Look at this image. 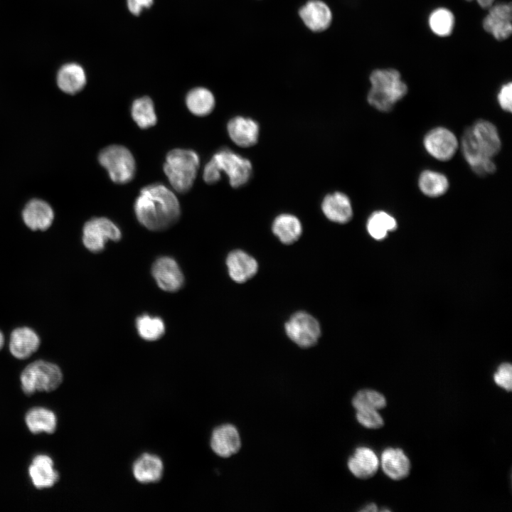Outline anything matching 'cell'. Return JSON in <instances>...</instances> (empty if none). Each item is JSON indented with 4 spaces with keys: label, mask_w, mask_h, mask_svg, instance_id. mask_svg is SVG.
Masks as SVG:
<instances>
[{
    "label": "cell",
    "mask_w": 512,
    "mask_h": 512,
    "mask_svg": "<svg viewBox=\"0 0 512 512\" xmlns=\"http://www.w3.org/2000/svg\"><path fill=\"white\" fill-rule=\"evenodd\" d=\"M511 13V3L493 4L483 20L484 29L496 40H506L512 32Z\"/></svg>",
    "instance_id": "10"
},
{
    "label": "cell",
    "mask_w": 512,
    "mask_h": 512,
    "mask_svg": "<svg viewBox=\"0 0 512 512\" xmlns=\"http://www.w3.org/2000/svg\"><path fill=\"white\" fill-rule=\"evenodd\" d=\"M199 157L193 150L175 149L170 151L164 164V171L172 187L178 193L189 191L199 167Z\"/></svg>",
    "instance_id": "4"
},
{
    "label": "cell",
    "mask_w": 512,
    "mask_h": 512,
    "mask_svg": "<svg viewBox=\"0 0 512 512\" xmlns=\"http://www.w3.org/2000/svg\"><path fill=\"white\" fill-rule=\"evenodd\" d=\"M304 25L311 31L321 32L328 28L332 21L329 6L321 0H309L299 11Z\"/></svg>",
    "instance_id": "14"
},
{
    "label": "cell",
    "mask_w": 512,
    "mask_h": 512,
    "mask_svg": "<svg viewBox=\"0 0 512 512\" xmlns=\"http://www.w3.org/2000/svg\"><path fill=\"white\" fill-rule=\"evenodd\" d=\"M212 450L221 457H229L240 449L241 440L238 429L231 424H224L214 429L210 437Z\"/></svg>",
    "instance_id": "13"
},
{
    "label": "cell",
    "mask_w": 512,
    "mask_h": 512,
    "mask_svg": "<svg viewBox=\"0 0 512 512\" xmlns=\"http://www.w3.org/2000/svg\"><path fill=\"white\" fill-rule=\"evenodd\" d=\"M231 140L241 147L255 145L259 137V125L253 119L241 116L232 118L227 125Z\"/></svg>",
    "instance_id": "17"
},
{
    "label": "cell",
    "mask_w": 512,
    "mask_h": 512,
    "mask_svg": "<svg viewBox=\"0 0 512 512\" xmlns=\"http://www.w3.org/2000/svg\"><path fill=\"white\" fill-rule=\"evenodd\" d=\"M494 380L497 385L511 392L512 389V366L509 363H501L494 374Z\"/></svg>",
    "instance_id": "36"
},
{
    "label": "cell",
    "mask_w": 512,
    "mask_h": 512,
    "mask_svg": "<svg viewBox=\"0 0 512 512\" xmlns=\"http://www.w3.org/2000/svg\"><path fill=\"white\" fill-rule=\"evenodd\" d=\"M272 231L284 244L294 242L300 237L302 228L299 220L291 214H281L274 220Z\"/></svg>",
    "instance_id": "27"
},
{
    "label": "cell",
    "mask_w": 512,
    "mask_h": 512,
    "mask_svg": "<svg viewBox=\"0 0 512 512\" xmlns=\"http://www.w3.org/2000/svg\"><path fill=\"white\" fill-rule=\"evenodd\" d=\"M186 104L192 114L206 116L214 109L215 98L209 90L205 87H196L188 92Z\"/></svg>",
    "instance_id": "28"
},
{
    "label": "cell",
    "mask_w": 512,
    "mask_h": 512,
    "mask_svg": "<svg viewBox=\"0 0 512 512\" xmlns=\"http://www.w3.org/2000/svg\"><path fill=\"white\" fill-rule=\"evenodd\" d=\"M470 128L476 145L485 156L492 158L499 152L501 142L494 124L479 119Z\"/></svg>",
    "instance_id": "15"
},
{
    "label": "cell",
    "mask_w": 512,
    "mask_h": 512,
    "mask_svg": "<svg viewBox=\"0 0 512 512\" xmlns=\"http://www.w3.org/2000/svg\"><path fill=\"white\" fill-rule=\"evenodd\" d=\"M98 161L116 183H128L135 175L134 158L123 146L113 144L104 148L99 154Z\"/></svg>",
    "instance_id": "6"
},
{
    "label": "cell",
    "mask_w": 512,
    "mask_h": 512,
    "mask_svg": "<svg viewBox=\"0 0 512 512\" xmlns=\"http://www.w3.org/2000/svg\"><path fill=\"white\" fill-rule=\"evenodd\" d=\"M22 217L26 225L32 230H46L50 227L54 213L51 206L41 199L31 200L24 207Z\"/></svg>",
    "instance_id": "16"
},
{
    "label": "cell",
    "mask_w": 512,
    "mask_h": 512,
    "mask_svg": "<svg viewBox=\"0 0 512 512\" xmlns=\"http://www.w3.org/2000/svg\"><path fill=\"white\" fill-rule=\"evenodd\" d=\"M4 344V336L2 332L0 331V350L3 348Z\"/></svg>",
    "instance_id": "41"
},
{
    "label": "cell",
    "mask_w": 512,
    "mask_h": 512,
    "mask_svg": "<svg viewBox=\"0 0 512 512\" xmlns=\"http://www.w3.org/2000/svg\"><path fill=\"white\" fill-rule=\"evenodd\" d=\"M468 1H471L473 0H466ZM477 4L482 9H489L490 8L494 3L495 0H476Z\"/></svg>",
    "instance_id": "39"
},
{
    "label": "cell",
    "mask_w": 512,
    "mask_h": 512,
    "mask_svg": "<svg viewBox=\"0 0 512 512\" xmlns=\"http://www.w3.org/2000/svg\"><path fill=\"white\" fill-rule=\"evenodd\" d=\"M252 169L247 159L228 149H222L206 164L203 178L206 183L213 184L220 180V172L223 171L228 176L230 186L238 188L249 181Z\"/></svg>",
    "instance_id": "3"
},
{
    "label": "cell",
    "mask_w": 512,
    "mask_h": 512,
    "mask_svg": "<svg viewBox=\"0 0 512 512\" xmlns=\"http://www.w3.org/2000/svg\"><path fill=\"white\" fill-rule=\"evenodd\" d=\"M152 274L158 286L166 292H176L183 283V273L177 262L169 257H162L155 261Z\"/></svg>",
    "instance_id": "12"
},
{
    "label": "cell",
    "mask_w": 512,
    "mask_h": 512,
    "mask_svg": "<svg viewBox=\"0 0 512 512\" xmlns=\"http://www.w3.org/2000/svg\"><path fill=\"white\" fill-rule=\"evenodd\" d=\"M462 151L465 160L477 175L484 176L496 171V165L491 158L485 156L476 145L470 127L463 134Z\"/></svg>",
    "instance_id": "11"
},
{
    "label": "cell",
    "mask_w": 512,
    "mask_h": 512,
    "mask_svg": "<svg viewBox=\"0 0 512 512\" xmlns=\"http://www.w3.org/2000/svg\"><path fill=\"white\" fill-rule=\"evenodd\" d=\"M455 18L448 9L440 7L433 10L429 16L428 23L431 31L437 36H449L454 26Z\"/></svg>",
    "instance_id": "32"
},
{
    "label": "cell",
    "mask_w": 512,
    "mask_h": 512,
    "mask_svg": "<svg viewBox=\"0 0 512 512\" xmlns=\"http://www.w3.org/2000/svg\"><path fill=\"white\" fill-rule=\"evenodd\" d=\"M57 84L67 94L79 92L86 84V74L83 68L75 63L63 65L58 72Z\"/></svg>",
    "instance_id": "25"
},
{
    "label": "cell",
    "mask_w": 512,
    "mask_h": 512,
    "mask_svg": "<svg viewBox=\"0 0 512 512\" xmlns=\"http://www.w3.org/2000/svg\"><path fill=\"white\" fill-rule=\"evenodd\" d=\"M82 238L84 246L90 252L96 253L104 250L108 240H119L121 231L107 218H93L85 223Z\"/></svg>",
    "instance_id": "7"
},
{
    "label": "cell",
    "mask_w": 512,
    "mask_h": 512,
    "mask_svg": "<svg viewBox=\"0 0 512 512\" xmlns=\"http://www.w3.org/2000/svg\"><path fill=\"white\" fill-rule=\"evenodd\" d=\"M163 472L162 460L158 456L148 453L141 455L132 466L134 477L142 484L159 481L162 477Z\"/></svg>",
    "instance_id": "24"
},
{
    "label": "cell",
    "mask_w": 512,
    "mask_h": 512,
    "mask_svg": "<svg viewBox=\"0 0 512 512\" xmlns=\"http://www.w3.org/2000/svg\"><path fill=\"white\" fill-rule=\"evenodd\" d=\"M131 113L134 121L142 129L154 126L156 123L154 103L149 97L135 100L132 105Z\"/></svg>",
    "instance_id": "30"
},
{
    "label": "cell",
    "mask_w": 512,
    "mask_h": 512,
    "mask_svg": "<svg viewBox=\"0 0 512 512\" xmlns=\"http://www.w3.org/2000/svg\"><path fill=\"white\" fill-rule=\"evenodd\" d=\"M449 181L444 174L432 171H423L418 179L421 192L429 197H439L444 195L449 188Z\"/></svg>",
    "instance_id": "29"
},
{
    "label": "cell",
    "mask_w": 512,
    "mask_h": 512,
    "mask_svg": "<svg viewBox=\"0 0 512 512\" xmlns=\"http://www.w3.org/2000/svg\"><path fill=\"white\" fill-rule=\"evenodd\" d=\"M153 2L154 0H127L129 11L135 16H138L144 9L149 8Z\"/></svg>",
    "instance_id": "38"
},
{
    "label": "cell",
    "mask_w": 512,
    "mask_h": 512,
    "mask_svg": "<svg viewBox=\"0 0 512 512\" xmlns=\"http://www.w3.org/2000/svg\"><path fill=\"white\" fill-rule=\"evenodd\" d=\"M40 343L39 336L32 329L22 326L11 332L9 347L15 358L26 359L38 350Z\"/></svg>",
    "instance_id": "18"
},
{
    "label": "cell",
    "mask_w": 512,
    "mask_h": 512,
    "mask_svg": "<svg viewBox=\"0 0 512 512\" xmlns=\"http://www.w3.org/2000/svg\"><path fill=\"white\" fill-rule=\"evenodd\" d=\"M383 472L393 480L406 478L410 471V461L400 448L388 447L383 450L380 457Z\"/></svg>",
    "instance_id": "20"
},
{
    "label": "cell",
    "mask_w": 512,
    "mask_h": 512,
    "mask_svg": "<svg viewBox=\"0 0 512 512\" xmlns=\"http://www.w3.org/2000/svg\"><path fill=\"white\" fill-rule=\"evenodd\" d=\"M379 460L375 452L369 447H359L348 460L350 471L357 478L368 479L378 471Z\"/></svg>",
    "instance_id": "21"
},
{
    "label": "cell",
    "mask_w": 512,
    "mask_h": 512,
    "mask_svg": "<svg viewBox=\"0 0 512 512\" xmlns=\"http://www.w3.org/2000/svg\"><path fill=\"white\" fill-rule=\"evenodd\" d=\"M427 152L439 161H447L454 155L458 140L454 134L447 128L439 127L431 129L423 139Z\"/></svg>",
    "instance_id": "9"
},
{
    "label": "cell",
    "mask_w": 512,
    "mask_h": 512,
    "mask_svg": "<svg viewBox=\"0 0 512 512\" xmlns=\"http://www.w3.org/2000/svg\"><path fill=\"white\" fill-rule=\"evenodd\" d=\"M136 326L139 336L146 341H155L161 338L165 332L163 320L156 316L143 314L137 317Z\"/></svg>",
    "instance_id": "33"
},
{
    "label": "cell",
    "mask_w": 512,
    "mask_h": 512,
    "mask_svg": "<svg viewBox=\"0 0 512 512\" xmlns=\"http://www.w3.org/2000/svg\"><path fill=\"white\" fill-rule=\"evenodd\" d=\"M356 417L361 425L368 429H378L384 425V420L377 410H357Z\"/></svg>",
    "instance_id": "35"
},
{
    "label": "cell",
    "mask_w": 512,
    "mask_h": 512,
    "mask_svg": "<svg viewBox=\"0 0 512 512\" xmlns=\"http://www.w3.org/2000/svg\"><path fill=\"white\" fill-rule=\"evenodd\" d=\"M28 474L33 486L38 489L50 488L59 479L53 459L46 454H38L33 459Z\"/></svg>",
    "instance_id": "19"
},
{
    "label": "cell",
    "mask_w": 512,
    "mask_h": 512,
    "mask_svg": "<svg viewBox=\"0 0 512 512\" xmlns=\"http://www.w3.org/2000/svg\"><path fill=\"white\" fill-rule=\"evenodd\" d=\"M28 429L33 434H52L57 427V418L53 412L41 407L29 410L25 417Z\"/></svg>",
    "instance_id": "26"
},
{
    "label": "cell",
    "mask_w": 512,
    "mask_h": 512,
    "mask_svg": "<svg viewBox=\"0 0 512 512\" xmlns=\"http://www.w3.org/2000/svg\"><path fill=\"white\" fill-rule=\"evenodd\" d=\"M134 211L142 225L155 231L172 225L181 213L176 196L161 183H153L141 189L134 203Z\"/></svg>",
    "instance_id": "1"
},
{
    "label": "cell",
    "mask_w": 512,
    "mask_h": 512,
    "mask_svg": "<svg viewBox=\"0 0 512 512\" xmlns=\"http://www.w3.org/2000/svg\"><path fill=\"white\" fill-rule=\"evenodd\" d=\"M361 511H377V506L375 503H370L365 506L363 509L361 510Z\"/></svg>",
    "instance_id": "40"
},
{
    "label": "cell",
    "mask_w": 512,
    "mask_h": 512,
    "mask_svg": "<svg viewBox=\"0 0 512 512\" xmlns=\"http://www.w3.org/2000/svg\"><path fill=\"white\" fill-rule=\"evenodd\" d=\"M370 82L371 87L368 93V102L380 112L392 110L408 90L399 71L393 68L374 70L370 73Z\"/></svg>",
    "instance_id": "2"
},
{
    "label": "cell",
    "mask_w": 512,
    "mask_h": 512,
    "mask_svg": "<svg viewBox=\"0 0 512 512\" xmlns=\"http://www.w3.org/2000/svg\"><path fill=\"white\" fill-rule=\"evenodd\" d=\"M20 380L23 393L30 395L37 391L55 390L63 381V373L56 364L38 360L31 363L23 370Z\"/></svg>",
    "instance_id": "5"
},
{
    "label": "cell",
    "mask_w": 512,
    "mask_h": 512,
    "mask_svg": "<svg viewBox=\"0 0 512 512\" xmlns=\"http://www.w3.org/2000/svg\"><path fill=\"white\" fill-rule=\"evenodd\" d=\"M387 405L385 396L370 389H363L356 393L352 399V405L357 410L361 409L380 410Z\"/></svg>",
    "instance_id": "34"
},
{
    "label": "cell",
    "mask_w": 512,
    "mask_h": 512,
    "mask_svg": "<svg viewBox=\"0 0 512 512\" xmlns=\"http://www.w3.org/2000/svg\"><path fill=\"white\" fill-rule=\"evenodd\" d=\"M230 277L238 283H242L253 277L257 271V262L242 250L231 252L226 260Z\"/></svg>",
    "instance_id": "23"
},
{
    "label": "cell",
    "mask_w": 512,
    "mask_h": 512,
    "mask_svg": "<svg viewBox=\"0 0 512 512\" xmlns=\"http://www.w3.org/2000/svg\"><path fill=\"white\" fill-rule=\"evenodd\" d=\"M367 230L375 240L385 238L389 231L397 228L395 219L389 213L378 210L373 212L367 221Z\"/></svg>",
    "instance_id": "31"
},
{
    "label": "cell",
    "mask_w": 512,
    "mask_h": 512,
    "mask_svg": "<svg viewBox=\"0 0 512 512\" xmlns=\"http://www.w3.org/2000/svg\"><path fill=\"white\" fill-rule=\"evenodd\" d=\"M511 94H512V84L511 82L503 84L498 93L497 100L501 108L508 112H511Z\"/></svg>",
    "instance_id": "37"
},
{
    "label": "cell",
    "mask_w": 512,
    "mask_h": 512,
    "mask_svg": "<svg viewBox=\"0 0 512 512\" xmlns=\"http://www.w3.org/2000/svg\"><path fill=\"white\" fill-rule=\"evenodd\" d=\"M321 210L329 220L335 223H346L353 216L351 201L341 192L326 195L321 203Z\"/></svg>",
    "instance_id": "22"
},
{
    "label": "cell",
    "mask_w": 512,
    "mask_h": 512,
    "mask_svg": "<svg viewBox=\"0 0 512 512\" xmlns=\"http://www.w3.org/2000/svg\"><path fill=\"white\" fill-rule=\"evenodd\" d=\"M285 331L292 341L303 348L314 345L321 334L316 319L303 311L297 312L290 318L285 324Z\"/></svg>",
    "instance_id": "8"
}]
</instances>
